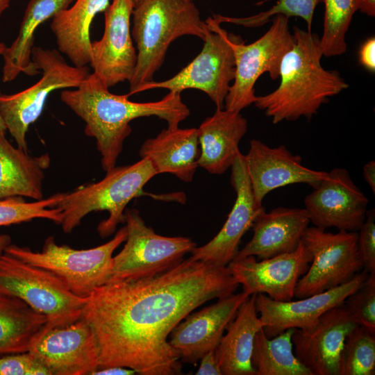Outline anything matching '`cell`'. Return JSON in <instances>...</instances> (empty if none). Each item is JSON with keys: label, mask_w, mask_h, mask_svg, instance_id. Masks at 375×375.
Listing matches in <instances>:
<instances>
[{"label": "cell", "mask_w": 375, "mask_h": 375, "mask_svg": "<svg viewBox=\"0 0 375 375\" xmlns=\"http://www.w3.org/2000/svg\"><path fill=\"white\" fill-rule=\"evenodd\" d=\"M256 294H251L239 307L215 349L222 375H256L251 365L253 342L263 328L256 306Z\"/></svg>", "instance_id": "cell-25"}, {"label": "cell", "mask_w": 375, "mask_h": 375, "mask_svg": "<svg viewBox=\"0 0 375 375\" xmlns=\"http://www.w3.org/2000/svg\"><path fill=\"white\" fill-rule=\"evenodd\" d=\"M109 88L94 73L74 90H64L62 101L85 122V133L96 140L104 171L116 165L124 140L132 129L135 119L156 116L167 122V127L178 124L190 115L181 93L169 92L162 99L151 102H134L128 95L111 93Z\"/></svg>", "instance_id": "cell-2"}, {"label": "cell", "mask_w": 375, "mask_h": 375, "mask_svg": "<svg viewBox=\"0 0 375 375\" xmlns=\"http://www.w3.org/2000/svg\"><path fill=\"white\" fill-rule=\"evenodd\" d=\"M133 0H112L104 11L103 36L91 42L90 65L108 88L128 81L133 76L137 52L131 31Z\"/></svg>", "instance_id": "cell-15"}, {"label": "cell", "mask_w": 375, "mask_h": 375, "mask_svg": "<svg viewBox=\"0 0 375 375\" xmlns=\"http://www.w3.org/2000/svg\"><path fill=\"white\" fill-rule=\"evenodd\" d=\"M206 23L209 32L199 54L173 77L147 83L137 93L156 88L167 89L173 93L197 89L205 92L217 108H224L225 99L235 74L231 47L235 35L226 32L213 18H208Z\"/></svg>", "instance_id": "cell-9"}, {"label": "cell", "mask_w": 375, "mask_h": 375, "mask_svg": "<svg viewBox=\"0 0 375 375\" xmlns=\"http://www.w3.org/2000/svg\"><path fill=\"white\" fill-rule=\"evenodd\" d=\"M6 48V45L4 43L0 42V56H1L5 50V49ZM0 131L2 132V133H6V126L1 119V117H0Z\"/></svg>", "instance_id": "cell-44"}, {"label": "cell", "mask_w": 375, "mask_h": 375, "mask_svg": "<svg viewBox=\"0 0 375 375\" xmlns=\"http://www.w3.org/2000/svg\"><path fill=\"white\" fill-rule=\"evenodd\" d=\"M244 292L231 294L201 310L190 312L173 329L169 343L181 361L197 363L217 347L226 326L249 297Z\"/></svg>", "instance_id": "cell-21"}, {"label": "cell", "mask_w": 375, "mask_h": 375, "mask_svg": "<svg viewBox=\"0 0 375 375\" xmlns=\"http://www.w3.org/2000/svg\"><path fill=\"white\" fill-rule=\"evenodd\" d=\"M110 0H75L74 4L58 12L51 19V29L58 51L82 67L90 62V26L94 17L106 10Z\"/></svg>", "instance_id": "cell-27"}, {"label": "cell", "mask_w": 375, "mask_h": 375, "mask_svg": "<svg viewBox=\"0 0 375 375\" xmlns=\"http://www.w3.org/2000/svg\"><path fill=\"white\" fill-rule=\"evenodd\" d=\"M289 328L269 338L263 328L254 338L251 365L256 375H312L295 356Z\"/></svg>", "instance_id": "cell-30"}, {"label": "cell", "mask_w": 375, "mask_h": 375, "mask_svg": "<svg viewBox=\"0 0 375 375\" xmlns=\"http://www.w3.org/2000/svg\"><path fill=\"white\" fill-rule=\"evenodd\" d=\"M0 375H49V373L26 352L1 356Z\"/></svg>", "instance_id": "cell-37"}, {"label": "cell", "mask_w": 375, "mask_h": 375, "mask_svg": "<svg viewBox=\"0 0 375 375\" xmlns=\"http://www.w3.org/2000/svg\"><path fill=\"white\" fill-rule=\"evenodd\" d=\"M312 256L302 241L293 251L261 259L249 256L233 260L228 268L249 295L265 294L280 301L292 300L299 278L306 272Z\"/></svg>", "instance_id": "cell-16"}, {"label": "cell", "mask_w": 375, "mask_h": 375, "mask_svg": "<svg viewBox=\"0 0 375 375\" xmlns=\"http://www.w3.org/2000/svg\"><path fill=\"white\" fill-rule=\"evenodd\" d=\"M310 220L304 208L278 207L260 212L251 228V240L235 259L257 256L266 259L294 251L301 242Z\"/></svg>", "instance_id": "cell-22"}, {"label": "cell", "mask_w": 375, "mask_h": 375, "mask_svg": "<svg viewBox=\"0 0 375 375\" xmlns=\"http://www.w3.org/2000/svg\"><path fill=\"white\" fill-rule=\"evenodd\" d=\"M28 352L49 375H92L99 367L95 335L82 317L48 329Z\"/></svg>", "instance_id": "cell-14"}, {"label": "cell", "mask_w": 375, "mask_h": 375, "mask_svg": "<svg viewBox=\"0 0 375 375\" xmlns=\"http://www.w3.org/2000/svg\"><path fill=\"white\" fill-rule=\"evenodd\" d=\"M359 10L369 17L375 16V0H361Z\"/></svg>", "instance_id": "cell-42"}, {"label": "cell", "mask_w": 375, "mask_h": 375, "mask_svg": "<svg viewBox=\"0 0 375 375\" xmlns=\"http://www.w3.org/2000/svg\"><path fill=\"white\" fill-rule=\"evenodd\" d=\"M369 200L344 168L327 172L325 178L304 199L310 222L326 230L358 231L365 222Z\"/></svg>", "instance_id": "cell-13"}, {"label": "cell", "mask_w": 375, "mask_h": 375, "mask_svg": "<svg viewBox=\"0 0 375 375\" xmlns=\"http://www.w3.org/2000/svg\"><path fill=\"white\" fill-rule=\"evenodd\" d=\"M358 233V249L363 269L368 274L375 273L374 208L367 210L365 222Z\"/></svg>", "instance_id": "cell-36"}, {"label": "cell", "mask_w": 375, "mask_h": 375, "mask_svg": "<svg viewBox=\"0 0 375 375\" xmlns=\"http://www.w3.org/2000/svg\"><path fill=\"white\" fill-rule=\"evenodd\" d=\"M292 35L293 45L281 63L279 85L266 95L256 96L253 102L274 124L302 117L310 119L329 97L349 87L337 72L322 66L317 34L296 26Z\"/></svg>", "instance_id": "cell-3"}, {"label": "cell", "mask_w": 375, "mask_h": 375, "mask_svg": "<svg viewBox=\"0 0 375 375\" xmlns=\"http://www.w3.org/2000/svg\"><path fill=\"white\" fill-rule=\"evenodd\" d=\"M74 1L30 0L16 39L2 54L4 60L2 81L4 83L15 80L21 73L28 76L40 73L31 57L36 30L43 22L52 19Z\"/></svg>", "instance_id": "cell-28"}, {"label": "cell", "mask_w": 375, "mask_h": 375, "mask_svg": "<svg viewBox=\"0 0 375 375\" xmlns=\"http://www.w3.org/2000/svg\"><path fill=\"white\" fill-rule=\"evenodd\" d=\"M359 62L370 72L375 71V38L366 40L359 51Z\"/></svg>", "instance_id": "cell-38"}, {"label": "cell", "mask_w": 375, "mask_h": 375, "mask_svg": "<svg viewBox=\"0 0 375 375\" xmlns=\"http://www.w3.org/2000/svg\"><path fill=\"white\" fill-rule=\"evenodd\" d=\"M135 4V6L138 5L140 3H141L143 0H133Z\"/></svg>", "instance_id": "cell-46"}, {"label": "cell", "mask_w": 375, "mask_h": 375, "mask_svg": "<svg viewBox=\"0 0 375 375\" xmlns=\"http://www.w3.org/2000/svg\"><path fill=\"white\" fill-rule=\"evenodd\" d=\"M239 285L227 266L189 258L155 276L99 287L87 298L81 316L95 335L99 368L180 374L182 364L169 343L170 333L196 308L234 293Z\"/></svg>", "instance_id": "cell-1"}, {"label": "cell", "mask_w": 375, "mask_h": 375, "mask_svg": "<svg viewBox=\"0 0 375 375\" xmlns=\"http://www.w3.org/2000/svg\"><path fill=\"white\" fill-rule=\"evenodd\" d=\"M271 22L268 31L249 44H245L238 35L233 39L235 74L225 99V109L240 112L253 103L256 97L254 85L264 73L267 72L272 80L279 77L282 59L292 47L294 40L288 18L277 15Z\"/></svg>", "instance_id": "cell-11"}, {"label": "cell", "mask_w": 375, "mask_h": 375, "mask_svg": "<svg viewBox=\"0 0 375 375\" xmlns=\"http://www.w3.org/2000/svg\"><path fill=\"white\" fill-rule=\"evenodd\" d=\"M358 324L344 303L324 312L310 328H295V356L312 375H339L340 353L347 335Z\"/></svg>", "instance_id": "cell-19"}, {"label": "cell", "mask_w": 375, "mask_h": 375, "mask_svg": "<svg viewBox=\"0 0 375 375\" xmlns=\"http://www.w3.org/2000/svg\"><path fill=\"white\" fill-rule=\"evenodd\" d=\"M358 231L326 232L308 227L302 242L312 256L311 265L298 281L294 297L305 298L340 286L363 269L358 249Z\"/></svg>", "instance_id": "cell-12"}, {"label": "cell", "mask_w": 375, "mask_h": 375, "mask_svg": "<svg viewBox=\"0 0 375 375\" xmlns=\"http://www.w3.org/2000/svg\"><path fill=\"white\" fill-rule=\"evenodd\" d=\"M10 1V0H0V15L9 7Z\"/></svg>", "instance_id": "cell-45"}, {"label": "cell", "mask_w": 375, "mask_h": 375, "mask_svg": "<svg viewBox=\"0 0 375 375\" xmlns=\"http://www.w3.org/2000/svg\"><path fill=\"white\" fill-rule=\"evenodd\" d=\"M63 193L28 202L24 197H14L0 199V226L30 222L34 219H46L60 224L61 210L56 208Z\"/></svg>", "instance_id": "cell-33"}, {"label": "cell", "mask_w": 375, "mask_h": 375, "mask_svg": "<svg viewBox=\"0 0 375 375\" xmlns=\"http://www.w3.org/2000/svg\"><path fill=\"white\" fill-rule=\"evenodd\" d=\"M188 1H194V0H188Z\"/></svg>", "instance_id": "cell-47"}, {"label": "cell", "mask_w": 375, "mask_h": 375, "mask_svg": "<svg viewBox=\"0 0 375 375\" xmlns=\"http://www.w3.org/2000/svg\"><path fill=\"white\" fill-rule=\"evenodd\" d=\"M48 329L44 315L20 299L0 292V356L28 352Z\"/></svg>", "instance_id": "cell-29"}, {"label": "cell", "mask_w": 375, "mask_h": 375, "mask_svg": "<svg viewBox=\"0 0 375 375\" xmlns=\"http://www.w3.org/2000/svg\"><path fill=\"white\" fill-rule=\"evenodd\" d=\"M127 231L122 249L113 256L110 281L135 280L168 270L197 246L185 237H167L147 226L136 209L124 212Z\"/></svg>", "instance_id": "cell-10"}, {"label": "cell", "mask_w": 375, "mask_h": 375, "mask_svg": "<svg viewBox=\"0 0 375 375\" xmlns=\"http://www.w3.org/2000/svg\"><path fill=\"white\" fill-rule=\"evenodd\" d=\"M231 183L236 198L218 233L206 244L191 251L190 258L217 266H227L239 251L242 238L265 210L254 200L244 155L240 152L231 166Z\"/></svg>", "instance_id": "cell-18"}, {"label": "cell", "mask_w": 375, "mask_h": 375, "mask_svg": "<svg viewBox=\"0 0 375 375\" xmlns=\"http://www.w3.org/2000/svg\"><path fill=\"white\" fill-rule=\"evenodd\" d=\"M320 0H278L276 3L266 11L246 17H231L215 15L213 19L218 24L228 22L245 27H259L271 22L277 15L287 18L299 17L307 24V30L311 31L315 9Z\"/></svg>", "instance_id": "cell-34"}, {"label": "cell", "mask_w": 375, "mask_h": 375, "mask_svg": "<svg viewBox=\"0 0 375 375\" xmlns=\"http://www.w3.org/2000/svg\"><path fill=\"white\" fill-rule=\"evenodd\" d=\"M368 275L362 269L344 284L299 300L280 301L265 294H257L256 306L266 336L271 338L289 328H310L327 310L343 303L365 283Z\"/></svg>", "instance_id": "cell-17"}, {"label": "cell", "mask_w": 375, "mask_h": 375, "mask_svg": "<svg viewBox=\"0 0 375 375\" xmlns=\"http://www.w3.org/2000/svg\"><path fill=\"white\" fill-rule=\"evenodd\" d=\"M247 131V121L238 112L217 108L197 128L198 166L212 174L231 167L240 152L239 144Z\"/></svg>", "instance_id": "cell-23"}, {"label": "cell", "mask_w": 375, "mask_h": 375, "mask_svg": "<svg viewBox=\"0 0 375 375\" xmlns=\"http://www.w3.org/2000/svg\"><path fill=\"white\" fill-rule=\"evenodd\" d=\"M363 176L373 193H375V161L370 160L363 166Z\"/></svg>", "instance_id": "cell-41"}, {"label": "cell", "mask_w": 375, "mask_h": 375, "mask_svg": "<svg viewBox=\"0 0 375 375\" xmlns=\"http://www.w3.org/2000/svg\"><path fill=\"white\" fill-rule=\"evenodd\" d=\"M50 163L48 153L31 156L27 151L14 147L0 131V199H43L44 172Z\"/></svg>", "instance_id": "cell-26"}, {"label": "cell", "mask_w": 375, "mask_h": 375, "mask_svg": "<svg viewBox=\"0 0 375 375\" xmlns=\"http://www.w3.org/2000/svg\"><path fill=\"white\" fill-rule=\"evenodd\" d=\"M199 144L197 128L167 127L143 142L140 156L150 161L157 174L169 173L191 182L199 167Z\"/></svg>", "instance_id": "cell-24"}, {"label": "cell", "mask_w": 375, "mask_h": 375, "mask_svg": "<svg viewBox=\"0 0 375 375\" xmlns=\"http://www.w3.org/2000/svg\"><path fill=\"white\" fill-rule=\"evenodd\" d=\"M0 292L20 299L44 315L49 328L79 319L87 299L73 294L53 274L6 252L0 257Z\"/></svg>", "instance_id": "cell-8"}, {"label": "cell", "mask_w": 375, "mask_h": 375, "mask_svg": "<svg viewBox=\"0 0 375 375\" xmlns=\"http://www.w3.org/2000/svg\"><path fill=\"white\" fill-rule=\"evenodd\" d=\"M353 320L375 335V273H369L365 283L344 301Z\"/></svg>", "instance_id": "cell-35"}, {"label": "cell", "mask_w": 375, "mask_h": 375, "mask_svg": "<svg viewBox=\"0 0 375 375\" xmlns=\"http://www.w3.org/2000/svg\"><path fill=\"white\" fill-rule=\"evenodd\" d=\"M197 375H222L215 350L206 353L200 360Z\"/></svg>", "instance_id": "cell-39"}, {"label": "cell", "mask_w": 375, "mask_h": 375, "mask_svg": "<svg viewBox=\"0 0 375 375\" xmlns=\"http://www.w3.org/2000/svg\"><path fill=\"white\" fill-rule=\"evenodd\" d=\"M325 6L324 29L320 38L323 56L332 57L347 51L346 33L361 0H320Z\"/></svg>", "instance_id": "cell-31"}, {"label": "cell", "mask_w": 375, "mask_h": 375, "mask_svg": "<svg viewBox=\"0 0 375 375\" xmlns=\"http://www.w3.org/2000/svg\"><path fill=\"white\" fill-rule=\"evenodd\" d=\"M156 175L150 161L141 158L131 165L114 167L98 182L64 192L56 206L62 212V231L70 233L89 213L106 210L109 216L99 224L97 231L103 238L110 236L119 224L125 222L128 203L148 194L143 188Z\"/></svg>", "instance_id": "cell-5"}, {"label": "cell", "mask_w": 375, "mask_h": 375, "mask_svg": "<svg viewBox=\"0 0 375 375\" xmlns=\"http://www.w3.org/2000/svg\"><path fill=\"white\" fill-rule=\"evenodd\" d=\"M11 244V238L7 234L0 235V257L4 253L6 247Z\"/></svg>", "instance_id": "cell-43"}, {"label": "cell", "mask_w": 375, "mask_h": 375, "mask_svg": "<svg viewBox=\"0 0 375 375\" xmlns=\"http://www.w3.org/2000/svg\"><path fill=\"white\" fill-rule=\"evenodd\" d=\"M375 374V335L356 326L346 337L340 353L339 375Z\"/></svg>", "instance_id": "cell-32"}, {"label": "cell", "mask_w": 375, "mask_h": 375, "mask_svg": "<svg viewBox=\"0 0 375 375\" xmlns=\"http://www.w3.org/2000/svg\"><path fill=\"white\" fill-rule=\"evenodd\" d=\"M32 60L42 72L38 81L12 94L0 92V117L17 147L27 151L26 133L42 112L50 93L76 88L90 74L87 66L69 65L56 49L33 47Z\"/></svg>", "instance_id": "cell-7"}, {"label": "cell", "mask_w": 375, "mask_h": 375, "mask_svg": "<svg viewBox=\"0 0 375 375\" xmlns=\"http://www.w3.org/2000/svg\"><path fill=\"white\" fill-rule=\"evenodd\" d=\"M126 235L125 226L110 240L94 248L76 249L59 245L54 237L49 236L46 238L41 251L10 244L4 252L53 274L73 294L88 298L97 288L110 281L113 253L125 242Z\"/></svg>", "instance_id": "cell-6"}, {"label": "cell", "mask_w": 375, "mask_h": 375, "mask_svg": "<svg viewBox=\"0 0 375 375\" xmlns=\"http://www.w3.org/2000/svg\"><path fill=\"white\" fill-rule=\"evenodd\" d=\"M137 374L135 370L131 368L112 366L99 367L96 369L92 375H131Z\"/></svg>", "instance_id": "cell-40"}, {"label": "cell", "mask_w": 375, "mask_h": 375, "mask_svg": "<svg viewBox=\"0 0 375 375\" xmlns=\"http://www.w3.org/2000/svg\"><path fill=\"white\" fill-rule=\"evenodd\" d=\"M131 35L136 44L137 62L129 81L128 96L153 81L171 43L183 35L203 40L209 28L192 1L143 0L133 11Z\"/></svg>", "instance_id": "cell-4"}, {"label": "cell", "mask_w": 375, "mask_h": 375, "mask_svg": "<svg viewBox=\"0 0 375 375\" xmlns=\"http://www.w3.org/2000/svg\"><path fill=\"white\" fill-rule=\"evenodd\" d=\"M244 158L254 200L258 206H262L263 199L272 190L295 183L308 184L315 188L327 174V172L304 166L301 157L291 153L285 145L270 147L256 139L250 141Z\"/></svg>", "instance_id": "cell-20"}]
</instances>
